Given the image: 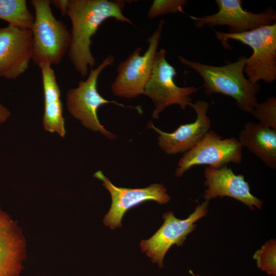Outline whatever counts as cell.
Returning <instances> with one entry per match:
<instances>
[{
  "mask_svg": "<svg viewBox=\"0 0 276 276\" xmlns=\"http://www.w3.org/2000/svg\"><path fill=\"white\" fill-rule=\"evenodd\" d=\"M94 177L103 181L111 197V205L105 216L104 223L111 229L122 226L121 221L126 212L147 201H155L166 204L170 200L164 186L154 183L144 188H121L114 186L101 171L96 172Z\"/></svg>",
  "mask_w": 276,
  "mask_h": 276,
  "instance_id": "cell-11",
  "label": "cell"
},
{
  "mask_svg": "<svg viewBox=\"0 0 276 276\" xmlns=\"http://www.w3.org/2000/svg\"><path fill=\"white\" fill-rule=\"evenodd\" d=\"M242 161V147L235 137L225 138L213 130L209 131L191 149L185 152L178 161L175 176L179 177L191 168L207 165L219 168L232 163Z\"/></svg>",
  "mask_w": 276,
  "mask_h": 276,
  "instance_id": "cell-8",
  "label": "cell"
},
{
  "mask_svg": "<svg viewBox=\"0 0 276 276\" xmlns=\"http://www.w3.org/2000/svg\"><path fill=\"white\" fill-rule=\"evenodd\" d=\"M125 1L68 0L66 15L71 21V43L68 56L75 70L82 77L96 65L90 50L91 38L106 19L133 25L123 13Z\"/></svg>",
  "mask_w": 276,
  "mask_h": 276,
  "instance_id": "cell-1",
  "label": "cell"
},
{
  "mask_svg": "<svg viewBox=\"0 0 276 276\" xmlns=\"http://www.w3.org/2000/svg\"><path fill=\"white\" fill-rule=\"evenodd\" d=\"M189 272H190V274L192 275V276H200V275H199V274H196V275H195V274L193 273V272L192 270H189Z\"/></svg>",
  "mask_w": 276,
  "mask_h": 276,
  "instance_id": "cell-24",
  "label": "cell"
},
{
  "mask_svg": "<svg viewBox=\"0 0 276 276\" xmlns=\"http://www.w3.org/2000/svg\"><path fill=\"white\" fill-rule=\"evenodd\" d=\"M0 19L17 27L31 29L34 17L26 0H0Z\"/></svg>",
  "mask_w": 276,
  "mask_h": 276,
  "instance_id": "cell-18",
  "label": "cell"
},
{
  "mask_svg": "<svg viewBox=\"0 0 276 276\" xmlns=\"http://www.w3.org/2000/svg\"><path fill=\"white\" fill-rule=\"evenodd\" d=\"M209 202L205 200L198 204L194 212L185 219L176 218L171 211L164 213V222L160 227L149 239L141 242L142 251L162 268L165 256L170 248L175 244L182 245L187 236L195 229V223L206 215Z\"/></svg>",
  "mask_w": 276,
  "mask_h": 276,
  "instance_id": "cell-9",
  "label": "cell"
},
{
  "mask_svg": "<svg viewBox=\"0 0 276 276\" xmlns=\"http://www.w3.org/2000/svg\"><path fill=\"white\" fill-rule=\"evenodd\" d=\"M259 123L276 129V98L272 96L261 103H257L251 113Z\"/></svg>",
  "mask_w": 276,
  "mask_h": 276,
  "instance_id": "cell-20",
  "label": "cell"
},
{
  "mask_svg": "<svg viewBox=\"0 0 276 276\" xmlns=\"http://www.w3.org/2000/svg\"><path fill=\"white\" fill-rule=\"evenodd\" d=\"M214 32L225 49H232L228 43L231 39L252 49V54L247 58L244 70L251 83L262 80L271 83L276 80V22L242 33Z\"/></svg>",
  "mask_w": 276,
  "mask_h": 276,
  "instance_id": "cell-3",
  "label": "cell"
},
{
  "mask_svg": "<svg viewBox=\"0 0 276 276\" xmlns=\"http://www.w3.org/2000/svg\"><path fill=\"white\" fill-rule=\"evenodd\" d=\"M204 173V185L207 189L203 197L205 200L227 196L242 202L250 210L262 209L263 201L251 193L249 184L243 175L235 174L227 166L219 168L207 167Z\"/></svg>",
  "mask_w": 276,
  "mask_h": 276,
  "instance_id": "cell-14",
  "label": "cell"
},
{
  "mask_svg": "<svg viewBox=\"0 0 276 276\" xmlns=\"http://www.w3.org/2000/svg\"><path fill=\"white\" fill-rule=\"evenodd\" d=\"M257 267L271 276H276V241L270 239L257 250L253 256Z\"/></svg>",
  "mask_w": 276,
  "mask_h": 276,
  "instance_id": "cell-19",
  "label": "cell"
},
{
  "mask_svg": "<svg viewBox=\"0 0 276 276\" xmlns=\"http://www.w3.org/2000/svg\"><path fill=\"white\" fill-rule=\"evenodd\" d=\"M239 141L266 166L275 169L276 129L249 122L240 132Z\"/></svg>",
  "mask_w": 276,
  "mask_h": 276,
  "instance_id": "cell-17",
  "label": "cell"
},
{
  "mask_svg": "<svg viewBox=\"0 0 276 276\" xmlns=\"http://www.w3.org/2000/svg\"><path fill=\"white\" fill-rule=\"evenodd\" d=\"M167 51L161 49L155 56L150 78L144 88V95L152 100L154 109L152 118L157 119L167 107L178 105L182 110L192 103L190 96L199 88L193 86H178L174 78L177 75L176 69L166 58Z\"/></svg>",
  "mask_w": 276,
  "mask_h": 276,
  "instance_id": "cell-7",
  "label": "cell"
},
{
  "mask_svg": "<svg viewBox=\"0 0 276 276\" xmlns=\"http://www.w3.org/2000/svg\"><path fill=\"white\" fill-rule=\"evenodd\" d=\"M10 111L0 103V125L5 122L10 118Z\"/></svg>",
  "mask_w": 276,
  "mask_h": 276,
  "instance_id": "cell-23",
  "label": "cell"
},
{
  "mask_svg": "<svg viewBox=\"0 0 276 276\" xmlns=\"http://www.w3.org/2000/svg\"><path fill=\"white\" fill-rule=\"evenodd\" d=\"M35 11L31 28L33 41L32 61L39 66L44 63L58 65L68 53L71 32L65 24L54 16L49 0H31Z\"/></svg>",
  "mask_w": 276,
  "mask_h": 276,
  "instance_id": "cell-4",
  "label": "cell"
},
{
  "mask_svg": "<svg viewBox=\"0 0 276 276\" xmlns=\"http://www.w3.org/2000/svg\"><path fill=\"white\" fill-rule=\"evenodd\" d=\"M165 21L160 20L151 36L147 39L149 45L141 55L137 47L117 66V75L111 84L112 94L122 98L132 99L144 94L145 87L152 72Z\"/></svg>",
  "mask_w": 276,
  "mask_h": 276,
  "instance_id": "cell-6",
  "label": "cell"
},
{
  "mask_svg": "<svg viewBox=\"0 0 276 276\" xmlns=\"http://www.w3.org/2000/svg\"><path fill=\"white\" fill-rule=\"evenodd\" d=\"M247 58L242 55L235 62L218 66L178 56L183 65L193 70L202 78L205 94H220L230 97L235 100L238 108L251 113L258 103L256 95L260 86L251 83L244 75Z\"/></svg>",
  "mask_w": 276,
  "mask_h": 276,
  "instance_id": "cell-2",
  "label": "cell"
},
{
  "mask_svg": "<svg viewBox=\"0 0 276 276\" xmlns=\"http://www.w3.org/2000/svg\"><path fill=\"white\" fill-rule=\"evenodd\" d=\"M188 3L187 0H154L148 12V16L152 19L157 16L175 14L177 12L186 14L182 6Z\"/></svg>",
  "mask_w": 276,
  "mask_h": 276,
  "instance_id": "cell-21",
  "label": "cell"
},
{
  "mask_svg": "<svg viewBox=\"0 0 276 276\" xmlns=\"http://www.w3.org/2000/svg\"><path fill=\"white\" fill-rule=\"evenodd\" d=\"M51 4L60 10L62 16L66 15L68 0L51 1Z\"/></svg>",
  "mask_w": 276,
  "mask_h": 276,
  "instance_id": "cell-22",
  "label": "cell"
},
{
  "mask_svg": "<svg viewBox=\"0 0 276 276\" xmlns=\"http://www.w3.org/2000/svg\"><path fill=\"white\" fill-rule=\"evenodd\" d=\"M26 246L18 221L0 204V276H20L27 258Z\"/></svg>",
  "mask_w": 276,
  "mask_h": 276,
  "instance_id": "cell-15",
  "label": "cell"
},
{
  "mask_svg": "<svg viewBox=\"0 0 276 276\" xmlns=\"http://www.w3.org/2000/svg\"><path fill=\"white\" fill-rule=\"evenodd\" d=\"M114 61L112 55L106 56L96 67L90 69L85 80L80 81L77 87L68 89L66 96V107L70 114L85 127L99 132L109 139L116 138V135L100 123L98 116V110L100 106L113 103L135 109L140 113L143 112L139 106H126L114 101H109L99 94L97 88L99 77L103 70L111 65Z\"/></svg>",
  "mask_w": 276,
  "mask_h": 276,
  "instance_id": "cell-5",
  "label": "cell"
},
{
  "mask_svg": "<svg viewBox=\"0 0 276 276\" xmlns=\"http://www.w3.org/2000/svg\"><path fill=\"white\" fill-rule=\"evenodd\" d=\"M215 3L218 8L216 13L200 17L188 15L196 28L224 25L229 27L227 33H238L275 22V11L271 7L256 13L243 9L242 0H216Z\"/></svg>",
  "mask_w": 276,
  "mask_h": 276,
  "instance_id": "cell-10",
  "label": "cell"
},
{
  "mask_svg": "<svg viewBox=\"0 0 276 276\" xmlns=\"http://www.w3.org/2000/svg\"><path fill=\"white\" fill-rule=\"evenodd\" d=\"M33 55L31 29L0 27V78L15 80L28 68Z\"/></svg>",
  "mask_w": 276,
  "mask_h": 276,
  "instance_id": "cell-12",
  "label": "cell"
},
{
  "mask_svg": "<svg viewBox=\"0 0 276 276\" xmlns=\"http://www.w3.org/2000/svg\"><path fill=\"white\" fill-rule=\"evenodd\" d=\"M196 119L193 122L180 125L174 131L168 133L156 127L151 121L149 126L158 134V144L167 154L186 152L194 147L209 131L211 120L207 116L209 103L203 100L191 103Z\"/></svg>",
  "mask_w": 276,
  "mask_h": 276,
  "instance_id": "cell-13",
  "label": "cell"
},
{
  "mask_svg": "<svg viewBox=\"0 0 276 276\" xmlns=\"http://www.w3.org/2000/svg\"><path fill=\"white\" fill-rule=\"evenodd\" d=\"M41 73L44 97L42 124L45 130L56 132L62 137L65 135V121L61 91L52 65L44 63L38 66Z\"/></svg>",
  "mask_w": 276,
  "mask_h": 276,
  "instance_id": "cell-16",
  "label": "cell"
}]
</instances>
